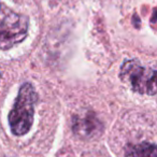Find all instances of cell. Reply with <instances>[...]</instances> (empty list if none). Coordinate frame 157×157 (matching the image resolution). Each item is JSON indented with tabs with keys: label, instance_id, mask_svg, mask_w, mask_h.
<instances>
[{
	"label": "cell",
	"instance_id": "7a4b0ae2",
	"mask_svg": "<svg viewBox=\"0 0 157 157\" xmlns=\"http://www.w3.org/2000/svg\"><path fill=\"white\" fill-rule=\"evenodd\" d=\"M29 28V20L0 1V50L7 51L24 41Z\"/></svg>",
	"mask_w": 157,
	"mask_h": 157
},
{
	"label": "cell",
	"instance_id": "5b68a950",
	"mask_svg": "<svg viewBox=\"0 0 157 157\" xmlns=\"http://www.w3.org/2000/svg\"><path fill=\"white\" fill-rule=\"evenodd\" d=\"M125 157H157L156 145L150 142L129 145L126 148Z\"/></svg>",
	"mask_w": 157,
	"mask_h": 157
},
{
	"label": "cell",
	"instance_id": "277c9868",
	"mask_svg": "<svg viewBox=\"0 0 157 157\" xmlns=\"http://www.w3.org/2000/svg\"><path fill=\"white\" fill-rule=\"evenodd\" d=\"M72 129L78 138L93 139L101 135L103 127L94 112H86L83 115L74 116Z\"/></svg>",
	"mask_w": 157,
	"mask_h": 157
},
{
	"label": "cell",
	"instance_id": "8992f818",
	"mask_svg": "<svg viewBox=\"0 0 157 157\" xmlns=\"http://www.w3.org/2000/svg\"><path fill=\"white\" fill-rule=\"evenodd\" d=\"M0 78H1V72H0Z\"/></svg>",
	"mask_w": 157,
	"mask_h": 157
},
{
	"label": "cell",
	"instance_id": "3957f363",
	"mask_svg": "<svg viewBox=\"0 0 157 157\" xmlns=\"http://www.w3.org/2000/svg\"><path fill=\"white\" fill-rule=\"evenodd\" d=\"M120 78L138 94L156 95V70L143 67L137 60L125 61L121 67Z\"/></svg>",
	"mask_w": 157,
	"mask_h": 157
},
{
	"label": "cell",
	"instance_id": "6da1fadb",
	"mask_svg": "<svg viewBox=\"0 0 157 157\" xmlns=\"http://www.w3.org/2000/svg\"><path fill=\"white\" fill-rule=\"evenodd\" d=\"M38 95L33 84L24 83L20 87L15 102L9 113V124L14 136H24L30 130L35 117Z\"/></svg>",
	"mask_w": 157,
	"mask_h": 157
}]
</instances>
